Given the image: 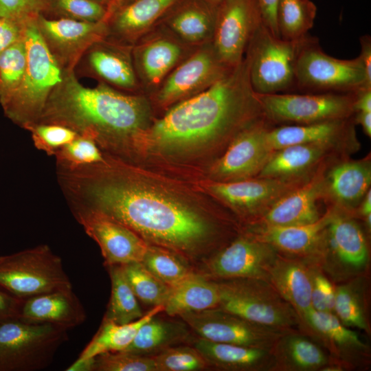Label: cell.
Instances as JSON below:
<instances>
[{"label":"cell","instance_id":"cell-1","mask_svg":"<svg viewBox=\"0 0 371 371\" xmlns=\"http://www.w3.org/2000/svg\"><path fill=\"white\" fill-rule=\"evenodd\" d=\"M71 212L102 213L130 228L147 244L168 249L196 270L221 248L222 229L210 216L146 185L125 166L108 159L67 169L56 168Z\"/></svg>","mask_w":371,"mask_h":371},{"label":"cell","instance_id":"cell-2","mask_svg":"<svg viewBox=\"0 0 371 371\" xmlns=\"http://www.w3.org/2000/svg\"><path fill=\"white\" fill-rule=\"evenodd\" d=\"M265 118L254 91L245 56L202 92L175 104L137 138L157 150L176 152L232 139Z\"/></svg>","mask_w":371,"mask_h":371},{"label":"cell","instance_id":"cell-3","mask_svg":"<svg viewBox=\"0 0 371 371\" xmlns=\"http://www.w3.org/2000/svg\"><path fill=\"white\" fill-rule=\"evenodd\" d=\"M150 113L146 98L106 84H81L74 71H65L36 123L68 127L93 139L99 148L125 150L146 129ZM34 123V124H36Z\"/></svg>","mask_w":371,"mask_h":371},{"label":"cell","instance_id":"cell-4","mask_svg":"<svg viewBox=\"0 0 371 371\" xmlns=\"http://www.w3.org/2000/svg\"><path fill=\"white\" fill-rule=\"evenodd\" d=\"M24 41L27 53L24 76L16 93L2 109L9 120L25 130L38 121L65 71L44 43L35 19L26 23Z\"/></svg>","mask_w":371,"mask_h":371},{"label":"cell","instance_id":"cell-5","mask_svg":"<svg viewBox=\"0 0 371 371\" xmlns=\"http://www.w3.org/2000/svg\"><path fill=\"white\" fill-rule=\"evenodd\" d=\"M213 280L218 291V307L261 325L299 330L296 311L269 281L247 278Z\"/></svg>","mask_w":371,"mask_h":371},{"label":"cell","instance_id":"cell-6","mask_svg":"<svg viewBox=\"0 0 371 371\" xmlns=\"http://www.w3.org/2000/svg\"><path fill=\"white\" fill-rule=\"evenodd\" d=\"M72 289L61 258L47 244L0 256V289L26 298Z\"/></svg>","mask_w":371,"mask_h":371},{"label":"cell","instance_id":"cell-7","mask_svg":"<svg viewBox=\"0 0 371 371\" xmlns=\"http://www.w3.org/2000/svg\"><path fill=\"white\" fill-rule=\"evenodd\" d=\"M306 36L297 41H285L275 36L264 23L259 26L245 54L249 80L256 93L296 91V63Z\"/></svg>","mask_w":371,"mask_h":371},{"label":"cell","instance_id":"cell-8","mask_svg":"<svg viewBox=\"0 0 371 371\" xmlns=\"http://www.w3.org/2000/svg\"><path fill=\"white\" fill-rule=\"evenodd\" d=\"M68 330L19 318L0 323V371H38L49 367L69 337Z\"/></svg>","mask_w":371,"mask_h":371},{"label":"cell","instance_id":"cell-9","mask_svg":"<svg viewBox=\"0 0 371 371\" xmlns=\"http://www.w3.org/2000/svg\"><path fill=\"white\" fill-rule=\"evenodd\" d=\"M295 79L299 93H349L371 89L359 56L352 59L333 57L323 51L317 38L309 35L297 57Z\"/></svg>","mask_w":371,"mask_h":371},{"label":"cell","instance_id":"cell-10","mask_svg":"<svg viewBox=\"0 0 371 371\" xmlns=\"http://www.w3.org/2000/svg\"><path fill=\"white\" fill-rule=\"evenodd\" d=\"M331 207L317 264L333 281L366 275L370 262L367 236L352 214Z\"/></svg>","mask_w":371,"mask_h":371},{"label":"cell","instance_id":"cell-11","mask_svg":"<svg viewBox=\"0 0 371 371\" xmlns=\"http://www.w3.org/2000/svg\"><path fill=\"white\" fill-rule=\"evenodd\" d=\"M356 93H284L258 95L273 126L308 124L352 117Z\"/></svg>","mask_w":371,"mask_h":371},{"label":"cell","instance_id":"cell-12","mask_svg":"<svg viewBox=\"0 0 371 371\" xmlns=\"http://www.w3.org/2000/svg\"><path fill=\"white\" fill-rule=\"evenodd\" d=\"M178 317L199 337L267 350H271L277 340L289 331L255 323L218 306L184 313Z\"/></svg>","mask_w":371,"mask_h":371},{"label":"cell","instance_id":"cell-13","mask_svg":"<svg viewBox=\"0 0 371 371\" xmlns=\"http://www.w3.org/2000/svg\"><path fill=\"white\" fill-rule=\"evenodd\" d=\"M278 254L270 245L244 231L205 260L195 272L212 280L247 278L268 281Z\"/></svg>","mask_w":371,"mask_h":371},{"label":"cell","instance_id":"cell-14","mask_svg":"<svg viewBox=\"0 0 371 371\" xmlns=\"http://www.w3.org/2000/svg\"><path fill=\"white\" fill-rule=\"evenodd\" d=\"M262 23L257 0H223L218 3L211 43L226 67L232 69L243 60L251 39Z\"/></svg>","mask_w":371,"mask_h":371},{"label":"cell","instance_id":"cell-15","mask_svg":"<svg viewBox=\"0 0 371 371\" xmlns=\"http://www.w3.org/2000/svg\"><path fill=\"white\" fill-rule=\"evenodd\" d=\"M230 69L218 59L211 42L200 45L166 77L155 100L163 106L177 104L205 90Z\"/></svg>","mask_w":371,"mask_h":371},{"label":"cell","instance_id":"cell-16","mask_svg":"<svg viewBox=\"0 0 371 371\" xmlns=\"http://www.w3.org/2000/svg\"><path fill=\"white\" fill-rule=\"evenodd\" d=\"M293 179L255 177L237 181H214L209 190L218 199L254 223L278 201L312 177Z\"/></svg>","mask_w":371,"mask_h":371},{"label":"cell","instance_id":"cell-17","mask_svg":"<svg viewBox=\"0 0 371 371\" xmlns=\"http://www.w3.org/2000/svg\"><path fill=\"white\" fill-rule=\"evenodd\" d=\"M299 330L324 348L342 370L367 368L370 363V346L333 313L311 308Z\"/></svg>","mask_w":371,"mask_h":371},{"label":"cell","instance_id":"cell-18","mask_svg":"<svg viewBox=\"0 0 371 371\" xmlns=\"http://www.w3.org/2000/svg\"><path fill=\"white\" fill-rule=\"evenodd\" d=\"M39 34L65 71H74L80 59L94 43L106 38V22L91 23L39 14L35 19Z\"/></svg>","mask_w":371,"mask_h":371},{"label":"cell","instance_id":"cell-19","mask_svg":"<svg viewBox=\"0 0 371 371\" xmlns=\"http://www.w3.org/2000/svg\"><path fill=\"white\" fill-rule=\"evenodd\" d=\"M272 126L264 118L240 132L212 167L216 181L257 177L274 152L266 140V133Z\"/></svg>","mask_w":371,"mask_h":371},{"label":"cell","instance_id":"cell-20","mask_svg":"<svg viewBox=\"0 0 371 371\" xmlns=\"http://www.w3.org/2000/svg\"><path fill=\"white\" fill-rule=\"evenodd\" d=\"M71 213L85 232L98 245L105 266L142 260L148 244L130 228L96 211Z\"/></svg>","mask_w":371,"mask_h":371},{"label":"cell","instance_id":"cell-21","mask_svg":"<svg viewBox=\"0 0 371 371\" xmlns=\"http://www.w3.org/2000/svg\"><path fill=\"white\" fill-rule=\"evenodd\" d=\"M132 47L107 38L100 40L84 53L75 70L119 91H135L140 84Z\"/></svg>","mask_w":371,"mask_h":371},{"label":"cell","instance_id":"cell-22","mask_svg":"<svg viewBox=\"0 0 371 371\" xmlns=\"http://www.w3.org/2000/svg\"><path fill=\"white\" fill-rule=\"evenodd\" d=\"M354 125L352 116L308 124L272 126L266 133V140L273 151L295 144H322L342 152L358 146Z\"/></svg>","mask_w":371,"mask_h":371},{"label":"cell","instance_id":"cell-23","mask_svg":"<svg viewBox=\"0 0 371 371\" xmlns=\"http://www.w3.org/2000/svg\"><path fill=\"white\" fill-rule=\"evenodd\" d=\"M326 164H322L306 183L281 198L248 225L297 226L317 221L324 214L320 213L317 203L324 199Z\"/></svg>","mask_w":371,"mask_h":371},{"label":"cell","instance_id":"cell-24","mask_svg":"<svg viewBox=\"0 0 371 371\" xmlns=\"http://www.w3.org/2000/svg\"><path fill=\"white\" fill-rule=\"evenodd\" d=\"M331 212V207H329L322 216L312 224L297 226L250 225L245 231L270 245L280 255L308 260L317 264L324 229Z\"/></svg>","mask_w":371,"mask_h":371},{"label":"cell","instance_id":"cell-25","mask_svg":"<svg viewBox=\"0 0 371 371\" xmlns=\"http://www.w3.org/2000/svg\"><path fill=\"white\" fill-rule=\"evenodd\" d=\"M183 43L172 34H156L132 47L139 80L145 87H158L170 72L187 56Z\"/></svg>","mask_w":371,"mask_h":371},{"label":"cell","instance_id":"cell-26","mask_svg":"<svg viewBox=\"0 0 371 371\" xmlns=\"http://www.w3.org/2000/svg\"><path fill=\"white\" fill-rule=\"evenodd\" d=\"M178 0H131L117 8L107 21L106 38L133 46L157 25Z\"/></svg>","mask_w":371,"mask_h":371},{"label":"cell","instance_id":"cell-27","mask_svg":"<svg viewBox=\"0 0 371 371\" xmlns=\"http://www.w3.org/2000/svg\"><path fill=\"white\" fill-rule=\"evenodd\" d=\"M19 319L27 323L54 325L69 330L83 324L87 313L73 289H69L25 299Z\"/></svg>","mask_w":371,"mask_h":371},{"label":"cell","instance_id":"cell-28","mask_svg":"<svg viewBox=\"0 0 371 371\" xmlns=\"http://www.w3.org/2000/svg\"><path fill=\"white\" fill-rule=\"evenodd\" d=\"M217 7L205 0H178L159 23L183 43L200 46L212 41Z\"/></svg>","mask_w":371,"mask_h":371},{"label":"cell","instance_id":"cell-29","mask_svg":"<svg viewBox=\"0 0 371 371\" xmlns=\"http://www.w3.org/2000/svg\"><path fill=\"white\" fill-rule=\"evenodd\" d=\"M370 185V159L345 160L334 165L325 174L324 198L332 201V207L355 216L356 210Z\"/></svg>","mask_w":371,"mask_h":371},{"label":"cell","instance_id":"cell-30","mask_svg":"<svg viewBox=\"0 0 371 371\" xmlns=\"http://www.w3.org/2000/svg\"><path fill=\"white\" fill-rule=\"evenodd\" d=\"M315 265L317 264L311 260L278 254L269 272L268 281L296 311L300 325L312 308L311 290Z\"/></svg>","mask_w":371,"mask_h":371},{"label":"cell","instance_id":"cell-31","mask_svg":"<svg viewBox=\"0 0 371 371\" xmlns=\"http://www.w3.org/2000/svg\"><path fill=\"white\" fill-rule=\"evenodd\" d=\"M273 371H317L336 366L326 350L298 329L286 332L271 349Z\"/></svg>","mask_w":371,"mask_h":371},{"label":"cell","instance_id":"cell-32","mask_svg":"<svg viewBox=\"0 0 371 371\" xmlns=\"http://www.w3.org/2000/svg\"><path fill=\"white\" fill-rule=\"evenodd\" d=\"M340 150L322 144H295L273 153L257 177L293 179L312 176L326 158Z\"/></svg>","mask_w":371,"mask_h":371},{"label":"cell","instance_id":"cell-33","mask_svg":"<svg viewBox=\"0 0 371 371\" xmlns=\"http://www.w3.org/2000/svg\"><path fill=\"white\" fill-rule=\"evenodd\" d=\"M193 346L209 368L227 371H273L271 350L209 341L196 337Z\"/></svg>","mask_w":371,"mask_h":371},{"label":"cell","instance_id":"cell-34","mask_svg":"<svg viewBox=\"0 0 371 371\" xmlns=\"http://www.w3.org/2000/svg\"><path fill=\"white\" fill-rule=\"evenodd\" d=\"M218 304L219 295L215 282L194 272L170 287L164 304V312L168 317H178L184 313L218 307Z\"/></svg>","mask_w":371,"mask_h":371},{"label":"cell","instance_id":"cell-35","mask_svg":"<svg viewBox=\"0 0 371 371\" xmlns=\"http://www.w3.org/2000/svg\"><path fill=\"white\" fill-rule=\"evenodd\" d=\"M159 313L140 327L132 343L124 351L153 356L170 347L192 341L191 330L182 319L180 322L163 318L158 316Z\"/></svg>","mask_w":371,"mask_h":371},{"label":"cell","instance_id":"cell-36","mask_svg":"<svg viewBox=\"0 0 371 371\" xmlns=\"http://www.w3.org/2000/svg\"><path fill=\"white\" fill-rule=\"evenodd\" d=\"M368 282L364 275L335 286L334 314L344 326L370 334Z\"/></svg>","mask_w":371,"mask_h":371},{"label":"cell","instance_id":"cell-37","mask_svg":"<svg viewBox=\"0 0 371 371\" xmlns=\"http://www.w3.org/2000/svg\"><path fill=\"white\" fill-rule=\"evenodd\" d=\"M164 312V305L153 307L139 319L125 324L103 320L77 361L90 360L107 352L124 350L133 341L140 327L154 315Z\"/></svg>","mask_w":371,"mask_h":371},{"label":"cell","instance_id":"cell-38","mask_svg":"<svg viewBox=\"0 0 371 371\" xmlns=\"http://www.w3.org/2000/svg\"><path fill=\"white\" fill-rule=\"evenodd\" d=\"M111 279V297L103 320L125 324L144 314L124 274L122 265L106 266Z\"/></svg>","mask_w":371,"mask_h":371},{"label":"cell","instance_id":"cell-39","mask_svg":"<svg viewBox=\"0 0 371 371\" xmlns=\"http://www.w3.org/2000/svg\"><path fill=\"white\" fill-rule=\"evenodd\" d=\"M317 7L311 0H279L276 24L279 37L285 41L300 40L314 24Z\"/></svg>","mask_w":371,"mask_h":371},{"label":"cell","instance_id":"cell-40","mask_svg":"<svg viewBox=\"0 0 371 371\" xmlns=\"http://www.w3.org/2000/svg\"><path fill=\"white\" fill-rule=\"evenodd\" d=\"M141 262L160 281L172 287L195 272L192 265L177 253L149 245Z\"/></svg>","mask_w":371,"mask_h":371},{"label":"cell","instance_id":"cell-41","mask_svg":"<svg viewBox=\"0 0 371 371\" xmlns=\"http://www.w3.org/2000/svg\"><path fill=\"white\" fill-rule=\"evenodd\" d=\"M122 265L138 300L153 307L165 304L170 291V286L156 278L141 262Z\"/></svg>","mask_w":371,"mask_h":371},{"label":"cell","instance_id":"cell-42","mask_svg":"<svg viewBox=\"0 0 371 371\" xmlns=\"http://www.w3.org/2000/svg\"><path fill=\"white\" fill-rule=\"evenodd\" d=\"M27 53L24 36L0 54V104L5 106L24 76Z\"/></svg>","mask_w":371,"mask_h":371},{"label":"cell","instance_id":"cell-43","mask_svg":"<svg viewBox=\"0 0 371 371\" xmlns=\"http://www.w3.org/2000/svg\"><path fill=\"white\" fill-rule=\"evenodd\" d=\"M49 18H65L84 22H107L109 5L100 0H51L43 14Z\"/></svg>","mask_w":371,"mask_h":371},{"label":"cell","instance_id":"cell-44","mask_svg":"<svg viewBox=\"0 0 371 371\" xmlns=\"http://www.w3.org/2000/svg\"><path fill=\"white\" fill-rule=\"evenodd\" d=\"M54 156L56 168L67 169L98 163L104 159V154L96 142L80 135L57 150Z\"/></svg>","mask_w":371,"mask_h":371},{"label":"cell","instance_id":"cell-45","mask_svg":"<svg viewBox=\"0 0 371 371\" xmlns=\"http://www.w3.org/2000/svg\"><path fill=\"white\" fill-rule=\"evenodd\" d=\"M157 371H199L209 368L205 359L193 346L170 347L153 356Z\"/></svg>","mask_w":371,"mask_h":371},{"label":"cell","instance_id":"cell-46","mask_svg":"<svg viewBox=\"0 0 371 371\" xmlns=\"http://www.w3.org/2000/svg\"><path fill=\"white\" fill-rule=\"evenodd\" d=\"M90 371H157V368L151 356L122 350L95 357Z\"/></svg>","mask_w":371,"mask_h":371},{"label":"cell","instance_id":"cell-47","mask_svg":"<svg viewBox=\"0 0 371 371\" xmlns=\"http://www.w3.org/2000/svg\"><path fill=\"white\" fill-rule=\"evenodd\" d=\"M25 130L31 133L35 148L49 156H54L57 150L78 135L68 127L54 124L36 123Z\"/></svg>","mask_w":371,"mask_h":371},{"label":"cell","instance_id":"cell-48","mask_svg":"<svg viewBox=\"0 0 371 371\" xmlns=\"http://www.w3.org/2000/svg\"><path fill=\"white\" fill-rule=\"evenodd\" d=\"M51 0H0V18L25 23L44 14Z\"/></svg>","mask_w":371,"mask_h":371},{"label":"cell","instance_id":"cell-49","mask_svg":"<svg viewBox=\"0 0 371 371\" xmlns=\"http://www.w3.org/2000/svg\"><path fill=\"white\" fill-rule=\"evenodd\" d=\"M335 286L318 265L313 270L311 290V306L317 311L334 314Z\"/></svg>","mask_w":371,"mask_h":371},{"label":"cell","instance_id":"cell-50","mask_svg":"<svg viewBox=\"0 0 371 371\" xmlns=\"http://www.w3.org/2000/svg\"><path fill=\"white\" fill-rule=\"evenodd\" d=\"M27 22L0 18V54L23 38Z\"/></svg>","mask_w":371,"mask_h":371},{"label":"cell","instance_id":"cell-51","mask_svg":"<svg viewBox=\"0 0 371 371\" xmlns=\"http://www.w3.org/2000/svg\"><path fill=\"white\" fill-rule=\"evenodd\" d=\"M23 300L0 289V323L19 318Z\"/></svg>","mask_w":371,"mask_h":371},{"label":"cell","instance_id":"cell-52","mask_svg":"<svg viewBox=\"0 0 371 371\" xmlns=\"http://www.w3.org/2000/svg\"><path fill=\"white\" fill-rule=\"evenodd\" d=\"M261 10L264 24L279 37L276 24V10L279 0H257Z\"/></svg>","mask_w":371,"mask_h":371},{"label":"cell","instance_id":"cell-53","mask_svg":"<svg viewBox=\"0 0 371 371\" xmlns=\"http://www.w3.org/2000/svg\"><path fill=\"white\" fill-rule=\"evenodd\" d=\"M361 52L360 57L366 69V81L371 86V38L369 35H364L360 38Z\"/></svg>","mask_w":371,"mask_h":371},{"label":"cell","instance_id":"cell-54","mask_svg":"<svg viewBox=\"0 0 371 371\" xmlns=\"http://www.w3.org/2000/svg\"><path fill=\"white\" fill-rule=\"evenodd\" d=\"M356 112H371V89H361L356 93L354 103Z\"/></svg>","mask_w":371,"mask_h":371},{"label":"cell","instance_id":"cell-55","mask_svg":"<svg viewBox=\"0 0 371 371\" xmlns=\"http://www.w3.org/2000/svg\"><path fill=\"white\" fill-rule=\"evenodd\" d=\"M355 124L361 125L366 135L371 136V112H356L353 115Z\"/></svg>","mask_w":371,"mask_h":371},{"label":"cell","instance_id":"cell-56","mask_svg":"<svg viewBox=\"0 0 371 371\" xmlns=\"http://www.w3.org/2000/svg\"><path fill=\"white\" fill-rule=\"evenodd\" d=\"M130 1H131V0H112L111 5H110V12H111V14L117 8H118V7H120V6L129 2Z\"/></svg>","mask_w":371,"mask_h":371},{"label":"cell","instance_id":"cell-57","mask_svg":"<svg viewBox=\"0 0 371 371\" xmlns=\"http://www.w3.org/2000/svg\"><path fill=\"white\" fill-rule=\"evenodd\" d=\"M215 5H218V3L223 0H205Z\"/></svg>","mask_w":371,"mask_h":371},{"label":"cell","instance_id":"cell-58","mask_svg":"<svg viewBox=\"0 0 371 371\" xmlns=\"http://www.w3.org/2000/svg\"><path fill=\"white\" fill-rule=\"evenodd\" d=\"M100 1H102L103 2H105V3H108L109 5V7H110L111 3V0H100Z\"/></svg>","mask_w":371,"mask_h":371},{"label":"cell","instance_id":"cell-59","mask_svg":"<svg viewBox=\"0 0 371 371\" xmlns=\"http://www.w3.org/2000/svg\"><path fill=\"white\" fill-rule=\"evenodd\" d=\"M111 1H112V0H111Z\"/></svg>","mask_w":371,"mask_h":371}]
</instances>
